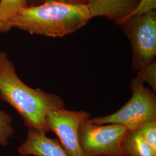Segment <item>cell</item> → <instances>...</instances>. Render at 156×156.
Listing matches in <instances>:
<instances>
[{"mask_svg": "<svg viewBox=\"0 0 156 156\" xmlns=\"http://www.w3.org/2000/svg\"><path fill=\"white\" fill-rule=\"evenodd\" d=\"M138 76L144 82L151 85L153 89L156 90V63L153 61L147 66L138 71Z\"/></svg>", "mask_w": 156, "mask_h": 156, "instance_id": "5bb4252c", "label": "cell"}, {"mask_svg": "<svg viewBox=\"0 0 156 156\" xmlns=\"http://www.w3.org/2000/svg\"><path fill=\"white\" fill-rule=\"evenodd\" d=\"M26 1L28 4V5L30 6L38 5L44 2L45 0H26Z\"/></svg>", "mask_w": 156, "mask_h": 156, "instance_id": "2e32d148", "label": "cell"}, {"mask_svg": "<svg viewBox=\"0 0 156 156\" xmlns=\"http://www.w3.org/2000/svg\"><path fill=\"white\" fill-rule=\"evenodd\" d=\"M128 131L120 124H95L89 119L79 127V141L85 156H126L123 142Z\"/></svg>", "mask_w": 156, "mask_h": 156, "instance_id": "277c9868", "label": "cell"}, {"mask_svg": "<svg viewBox=\"0 0 156 156\" xmlns=\"http://www.w3.org/2000/svg\"><path fill=\"white\" fill-rule=\"evenodd\" d=\"M90 117L87 112L57 108L49 112L46 122L49 131L56 134L69 156H85L79 141V129L80 125Z\"/></svg>", "mask_w": 156, "mask_h": 156, "instance_id": "8992f818", "label": "cell"}, {"mask_svg": "<svg viewBox=\"0 0 156 156\" xmlns=\"http://www.w3.org/2000/svg\"><path fill=\"white\" fill-rule=\"evenodd\" d=\"M28 6L26 0H0V22L6 24L17 12Z\"/></svg>", "mask_w": 156, "mask_h": 156, "instance_id": "30bf717a", "label": "cell"}, {"mask_svg": "<svg viewBox=\"0 0 156 156\" xmlns=\"http://www.w3.org/2000/svg\"><path fill=\"white\" fill-rule=\"evenodd\" d=\"M91 17L105 16L122 22L136 5L135 0H85Z\"/></svg>", "mask_w": 156, "mask_h": 156, "instance_id": "ba28073f", "label": "cell"}, {"mask_svg": "<svg viewBox=\"0 0 156 156\" xmlns=\"http://www.w3.org/2000/svg\"><path fill=\"white\" fill-rule=\"evenodd\" d=\"M123 147L126 156H156V151L145 141L138 129L128 130Z\"/></svg>", "mask_w": 156, "mask_h": 156, "instance_id": "9c48e42d", "label": "cell"}, {"mask_svg": "<svg viewBox=\"0 0 156 156\" xmlns=\"http://www.w3.org/2000/svg\"><path fill=\"white\" fill-rule=\"evenodd\" d=\"M0 99L15 109L28 129L46 134L49 132L46 122L49 112L65 108L58 95L24 83L4 51H0Z\"/></svg>", "mask_w": 156, "mask_h": 156, "instance_id": "6da1fadb", "label": "cell"}, {"mask_svg": "<svg viewBox=\"0 0 156 156\" xmlns=\"http://www.w3.org/2000/svg\"><path fill=\"white\" fill-rule=\"evenodd\" d=\"M133 49L132 68L139 71L154 61L156 56V14L152 11L124 21Z\"/></svg>", "mask_w": 156, "mask_h": 156, "instance_id": "5b68a950", "label": "cell"}, {"mask_svg": "<svg viewBox=\"0 0 156 156\" xmlns=\"http://www.w3.org/2000/svg\"><path fill=\"white\" fill-rule=\"evenodd\" d=\"M14 134L12 118L6 112L0 110V145L6 146Z\"/></svg>", "mask_w": 156, "mask_h": 156, "instance_id": "8fae6325", "label": "cell"}, {"mask_svg": "<svg viewBox=\"0 0 156 156\" xmlns=\"http://www.w3.org/2000/svg\"><path fill=\"white\" fill-rule=\"evenodd\" d=\"M133 96L128 102L115 113L103 117L89 119L95 124H117L128 130L138 129L144 123L156 120L155 93L146 88L138 76L130 83Z\"/></svg>", "mask_w": 156, "mask_h": 156, "instance_id": "3957f363", "label": "cell"}, {"mask_svg": "<svg viewBox=\"0 0 156 156\" xmlns=\"http://www.w3.org/2000/svg\"><path fill=\"white\" fill-rule=\"evenodd\" d=\"M91 18L84 4L45 0L17 12L7 22L10 28L49 37H62L82 27Z\"/></svg>", "mask_w": 156, "mask_h": 156, "instance_id": "7a4b0ae2", "label": "cell"}, {"mask_svg": "<svg viewBox=\"0 0 156 156\" xmlns=\"http://www.w3.org/2000/svg\"><path fill=\"white\" fill-rule=\"evenodd\" d=\"M18 152L23 156H69L58 140L31 129H28L27 138L19 147Z\"/></svg>", "mask_w": 156, "mask_h": 156, "instance_id": "52a82bcc", "label": "cell"}, {"mask_svg": "<svg viewBox=\"0 0 156 156\" xmlns=\"http://www.w3.org/2000/svg\"><path fill=\"white\" fill-rule=\"evenodd\" d=\"M138 129L145 141L156 151V120L144 123Z\"/></svg>", "mask_w": 156, "mask_h": 156, "instance_id": "7c38bea8", "label": "cell"}, {"mask_svg": "<svg viewBox=\"0 0 156 156\" xmlns=\"http://www.w3.org/2000/svg\"><path fill=\"white\" fill-rule=\"evenodd\" d=\"M156 8V0H140L139 3L136 5L134 9L124 19L121 23L131 17L138 16L154 11Z\"/></svg>", "mask_w": 156, "mask_h": 156, "instance_id": "4fadbf2b", "label": "cell"}, {"mask_svg": "<svg viewBox=\"0 0 156 156\" xmlns=\"http://www.w3.org/2000/svg\"><path fill=\"white\" fill-rule=\"evenodd\" d=\"M11 29L10 27L5 23L0 22V33H5Z\"/></svg>", "mask_w": 156, "mask_h": 156, "instance_id": "9a60e30c", "label": "cell"}]
</instances>
